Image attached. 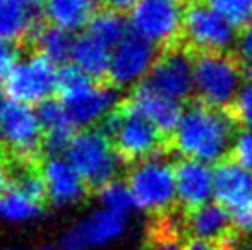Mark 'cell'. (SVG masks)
<instances>
[{"mask_svg": "<svg viewBox=\"0 0 252 250\" xmlns=\"http://www.w3.org/2000/svg\"><path fill=\"white\" fill-rule=\"evenodd\" d=\"M237 125L230 110L211 107L196 98L184 108L170 140V149L182 158L218 165L230 158Z\"/></svg>", "mask_w": 252, "mask_h": 250, "instance_id": "1", "label": "cell"}, {"mask_svg": "<svg viewBox=\"0 0 252 250\" xmlns=\"http://www.w3.org/2000/svg\"><path fill=\"white\" fill-rule=\"evenodd\" d=\"M57 91L76 125L91 127L117 110V93L113 87L96 83L74 63L59 69Z\"/></svg>", "mask_w": 252, "mask_h": 250, "instance_id": "2", "label": "cell"}, {"mask_svg": "<svg viewBox=\"0 0 252 250\" xmlns=\"http://www.w3.org/2000/svg\"><path fill=\"white\" fill-rule=\"evenodd\" d=\"M246 79L239 55L230 52L194 54V91L202 103L228 110Z\"/></svg>", "mask_w": 252, "mask_h": 250, "instance_id": "3", "label": "cell"}, {"mask_svg": "<svg viewBox=\"0 0 252 250\" xmlns=\"http://www.w3.org/2000/svg\"><path fill=\"white\" fill-rule=\"evenodd\" d=\"M137 209L163 216L172 213L177 200L175 163L161 154L134 163L127 178Z\"/></svg>", "mask_w": 252, "mask_h": 250, "instance_id": "4", "label": "cell"}, {"mask_svg": "<svg viewBox=\"0 0 252 250\" xmlns=\"http://www.w3.org/2000/svg\"><path fill=\"white\" fill-rule=\"evenodd\" d=\"M105 129L126 161L137 163L170 149V139L127 105L113 110L105 118Z\"/></svg>", "mask_w": 252, "mask_h": 250, "instance_id": "5", "label": "cell"}, {"mask_svg": "<svg viewBox=\"0 0 252 250\" xmlns=\"http://www.w3.org/2000/svg\"><path fill=\"white\" fill-rule=\"evenodd\" d=\"M65 156L76 167L84 182L93 187L113 180L120 170L122 156L112 137L98 129H83L76 132L65 149Z\"/></svg>", "mask_w": 252, "mask_h": 250, "instance_id": "6", "label": "cell"}, {"mask_svg": "<svg viewBox=\"0 0 252 250\" xmlns=\"http://www.w3.org/2000/svg\"><path fill=\"white\" fill-rule=\"evenodd\" d=\"M235 28L204 0H194L184 9L182 43L194 54L230 52L235 43Z\"/></svg>", "mask_w": 252, "mask_h": 250, "instance_id": "7", "label": "cell"}, {"mask_svg": "<svg viewBox=\"0 0 252 250\" xmlns=\"http://www.w3.org/2000/svg\"><path fill=\"white\" fill-rule=\"evenodd\" d=\"M59 84L55 62L41 54L19 58L3 79V93L9 100L24 105H43L52 98Z\"/></svg>", "mask_w": 252, "mask_h": 250, "instance_id": "8", "label": "cell"}, {"mask_svg": "<svg viewBox=\"0 0 252 250\" xmlns=\"http://www.w3.org/2000/svg\"><path fill=\"white\" fill-rule=\"evenodd\" d=\"M182 3L175 0H137L129 14L130 31L163 48L182 40Z\"/></svg>", "mask_w": 252, "mask_h": 250, "instance_id": "9", "label": "cell"}, {"mask_svg": "<svg viewBox=\"0 0 252 250\" xmlns=\"http://www.w3.org/2000/svg\"><path fill=\"white\" fill-rule=\"evenodd\" d=\"M143 83L163 96L186 101L194 91V52L182 41L163 48Z\"/></svg>", "mask_w": 252, "mask_h": 250, "instance_id": "10", "label": "cell"}, {"mask_svg": "<svg viewBox=\"0 0 252 250\" xmlns=\"http://www.w3.org/2000/svg\"><path fill=\"white\" fill-rule=\"evenodd\" d=\"M158 58L156 45L129 33L112 52L108 79L119 87L141 84Z\"/></svg>", "mask_w": 252, "mask_h": 250, "instance_id": "11", "label": "cell"}, {"mask_svg": "<svg viewBox=\"0 0 252 250\" xmlns=\"http://www.w3.org/2000/svg\"><path fill=\"white\" fill-rule=\"evenodd\" d=\"M43 129L33 107L7 100L2 113V142L23 160H31L38 154L43 142Z\"/></svg>", "mask_w": 252, "mask_h": 250, "instance_id": "12", "label": "cell"}, {"mask_svg": "<svg viewBox=\"0 0 252 250\" xmlns=\"http://www.w3.org/2000/svg\"><path fill=\"white\" fill-rule=\"evenodd\" d=\"M126 230V214L108 209L93 211L65 231L62 250H93L112 244Z\"/></svg>", "mask_w": 252, "mask_h": 250, "instance_id": "13", "label": "cell"}, {"mask_svg": "<svg viewBox=\"0 0 252 250\" xmlns=\"http://www.w3.org/2000/svg\"><path fill=\"white\" fill-rule=\"evenodd\" d=\"M215 200L239 224L252 209V170L226 158L215 167Z\"/></svg>", "mask_w": 252, "mask_h": 250, "instance_id": "14", "label": "cell"}, {"mask_svg": "<svg viewBox=\"0 0 252 250\" xmlns=\"http://www.w3.org/2000/svg\"><path fill=\"white\" fill-rule=\"evenodd\" d=\"M47 195L41 173L23 171L0 197V218L9 223H26L41 213V202Z\"/></svg>", "mask_w": 252, "mask_h": 250, "instance_id": "15", "label": "cell"}, {"mask_svg": "<svg viewBox=\"0 0 252 250\" xmlns=\"http://www.w3.org/2000/svg\"><path fill=\"white\" fill-rule=\"evenodd\" d=\"M177 200L184 213L204 206L215 195V168L199 160L180 158L175 163Z\"/></svg>", "mask_w": 252, "mask_h": 250, "instance_id": "16", "label": "cell"}, {"mask_svg": "<svg viewBox=\"0 0 252 250\" xmlns=\"http://www.w3.org/2000/svg\"><path fill=\"white\" fill-rule=\"evenodd\" d=\"M127 107L136 113L143 115L144 118L151 122L166 139L172 140V136L182 118L184 108L182 103L172 98H166L163 94L153 91L144 83L137 84L134 87L132 96L127 101Z\"/></svg>", "mask_w": 252, "mask_h": 250, "instance_id": "17", "label": "cell"}, {"mask_svg": "<svg viewBox=\"0 0 252 250\" xmlns=\"http://www.w3.org/2000/svg\"><path fill=\"white\" fill-rule=\"evenodd\" d=\"M47 197L55 206H72L83 199L86 182L67 156L52 154L41 167Z\"/></svg>", "mask_w": 252, "mask_h": 250, "instance_id": "18", "label": "cell"}, {"mask_svg": "<svg viewBox=\"0 0 252 250\" xmlns=\"http://www.w3.org/2000/svg\"><path fill=\"white\" fill-rule=\"evenodd\" d=\"M186 214V230L190 238L211 242L237 240V224L233 216L220 202H206L204 206Z\"/></svg>", "mask_w": 252, "mask_h": 250, "instance_id": "19", "label": "cell"}, {"mask_svg": "<svg viewBox=\"0 0 252 250\" xmlns=\"http://www.w3.org/2000/svg\"><path fill=\"white\" fill-rule=\"evenodd\" d=\"M38 117L43 129V139L52 154L65 151L72 137L76 136V122L62 101L48 100L38 108Z\"/></svg>", "mask_w": 252, "mask_h": 250, "instance_id": "20", "label": "cell"}, {"mask_svg": "<svg viewBox=\"0 0 252 250\" xmlns=\"http://www.w3.org/2000/svg\"><path fill=\"white\" fill-rule=\"evenodd\" d=\"M43 7L52 26L74 33L88 28L98 12V0H45Z\"/></svg>", "mask_w": 252, "mask_h": 250, "instance_id": "21", "label": "cell"}, {"mask_svg": "<svg viewBox=\"0 0 252 250\" xmlns=\"http://www.w3.org/2000/svg\"><path fill=\"white\" fill-rule=\"evenodd\" d=\"M112 52L98 40L84 31L79 38L74 40L70 60L83 72H86L93 79H101L108 76L110 62H112Z\"/></svg>", "mask_w": 252, "mask_h": 250, "instance_id": "22", "label": "cell"}, {"mask_svg": "<svg viewBox=\"0 0 252 250\" xmlns=\"http://www.w3.org/2000/svg\"><path fill=\"white\" fill-rule=\"evenodd\" d=\"M33 9L21 0H0V41H14L36 31Z\"/></svg>", "mask_w": 252, "mask_h": 250, "instance_id": "23", "label": "cell"}, {"mask_svg": "<svg viewBox=\"0 0 252 250\" xmlns=\"http://www.w3.org/2000/svg\"><path fill=\"white\" fill-rule=\"evenodd\" d=\"M129 23L124 19L119 10L103 9L94 14L91 23L88 24L86 33L108 47L110 50H113L129 34Z\"/></svg>", "mask_w": 252, "mask_h": 250, "instance_id": "24", "label": "cell"}, {"mask_svg": "<svg viewBox=\"0 0 252 250\" xmlns=\"http://www.w3.org/2000/svg\"><path fill=\"white\" fill-rule=\"evenodd\" d=\"M34 38H36V47L40 54L50 58L52 62L60 63L70 58L74 38H70L69 31L50 24V26L40 28L34 31Z\"/></svg>", "mask_w": 252, "mask_h": 250, "instance_id": "25", "label": "cell"}, {"mask_svg": "<svg viewBox=\"0 0 252 250\" xmlns=\"http://www.w3.org/2000/svg\"><path fill=\"white\" fill-rule=\"evenodd\" d=\"M98 200H100L103 209L113 211L119 214H127L132 207H136L129 184L117 180V178L98 187Z\"/></svg>", "mask_w": 252, "mask_h": 250, "instance_id": "26", "label": "cell"}, {"mask_svg": "<svg viewBox=\"0 0 252 250\" xmlns=\"http://www.w3.org/2000/svg\"><path fill=\"white\" fill-rule=\"evenodd\" d=\"M235 29L244 31L252 23V0H204Z\"/></svg>", "mask_w": 252, "mask_h": 250, "instance_id": "27", "label": "cell"}, {"mask_svg": "<svg viewBox=\"0 0 252 250\" xmlns=\"http://www.w3.org/2000/svg\"><path fill=\"white\" fill-rule=\"evenodd\" d=\"M170 214L172 213L159 216L158 223L153 228V237L146 250H182L184 245H180V228L177 226L175 220Z\"/></svg>", "mask_w": 252, "mask_h": 250, "instance_id": "28", "label": "cell"}, {"mask_svg": "<svg viewBox=\"0 0 252 250\" xmlns=\"http://www.w3.org/2000/svg\"><path fill=\"white\" fill-rule=\"evenodd\" d=\"M237 124L252 130V79H246L233 105L228 108Z\"/></svg>", "mask_w": 252, "mask_h": 250, "instance_id": "29", "label": "cell"}, {"mask_svg": "<svg viewBox=\"0 0 252 250\" xmlns=\"http://www.w3.org/2000/svg\"><path fill=\"white\" fill-rule=\"evenodd\" d=\"M230 158L247 170H252V130L246 129L235 137V142L230 151Z\"/></svg>", "mask_w": 252, "mask_h": 250, "instance_id": "30", "label": "cell"}, {"mask_svg": "<svg viewBox=\"0 0 252 250\" xmlns=\"http://www.w3.org/2000/svg\"><path fill=\"white\" fill-rule=\"evenodd\" d=\"M17 50L14 43L0 41V81H3L17 63Z\"/></svg>", "mask_w": 252, "mask_h": 250, "instance_id": "31", "label": "cell"}, {"mask_svg": "<svg viewBox=\"0 0 252 250\" xmlns=\"http://www.w3.org/2000/svg\"><path fill=\"white\" fill-rule=\"evenodd\" d=\"M235 244L237 240L211 242V240H201V238H190L182 247V250H235Z\"/></svg>", "mask_w": 252, "mask_h": 250, "instance_id": "32", "label": "cell"}, {"mask_svg": "<svg viewBox=\"0 0 252 250\" xmlns=\"http://www.w3.org/2000/svg\"><path fill=\"white\" fill-rule=\"evenodd\" d=\"M108 5V9L119 10V12H124V10H130L134 5L137 3V0H101Z\"/></svg>", "mask_w": 252, "mask_h": 250, "instance_id": "33", "label": "cell"}, {"mask_svg": "<svg viewBox=\"0 0 252 250\" xmlns=\"http://www.w3.org/2000/svg\"><path fill=\"white\" fill-rule=\"evenodd\" d=\"M7 189H9V170L3 165V161L0 160V197L5 194Z\"/></svg>", "mask_w": 252, "mask_h": 250, "instance_id": "34", "label": "cell"}, {"mask_svg": "<svg viewBox=\"0 0 252 250\" xmlns=\"http://www.w3.org/2000/svg\"><path fill=\"white\" fill-rule=\"evenodd\" d=\"M237 228H240V230H246V231H252V209L247 213V216L244 218L239 224H237Z\"/></svg>", "mask_w": 252, "mask_h": 250, "instance_id": "35", "label": "cell"}, {"mask_svg": "<svg viewBox=\"0 0 252 250\" xmlns=\"http://www.w3.org/2000/svg\"><path fill=\"white\" fill-rule=\"evenodd\" d=\"M9 98L5 96L3 91H0V142H2V113H3V108H5V103Z\"/></svg>", "mask_w": 252, "mask_h": 250, "instance_id": "36", "label": "cell"}, {"mask_svg": "<svg viewBox=\"0 0 252 250\" xmlns=\"http://www.w3.org/2000/svg\"><path fill=\"white\" fill-rule=\"evenodd\" d=\"M21 2L26 3L28 7H31V9H33V7H38L40 3H45V0H21Z\"/></svg>", "mask_w": 252, "mask_h": 250, "instance_id": "37", "label": "cell"}, {"mask_svg": "<svg viewBox=\"0 0 252 250\" xmlns=\"http://www.w3.org/2000/svg\"><path fill=\"white\" fill-rule=\"evenodd\" d=\"M175 2H179V3H186V5H187V3L194 2V0H175Z\"/></svg>", "mask_w": 252, "mask_h": 250, "instance_id": "38", "label": "cell"}, {"mask_svg": "<svg viewBox=\"0 0 252 250\" xmlns=\"http://www.w3.org/2000/svg\"><path fill=\"white\" fill-rule=\"evenodd\" d=\"M5 250H10V249H5ZM41 250H55V249H41Z\"/></svg>", "mask_w": 252, "mask_h": 250, "instance_id": "39", "label": "cell"}]
</instances>
